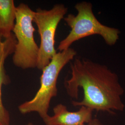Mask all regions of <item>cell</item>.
<instances>
[{"instance_id": "obj_5", "label": "cell", "mask_w": 125, "mask_h": 125, "mask_svg": "<svg viewBox=\"0 0 125 125\" xmlns=\"http://www.w3.org/2000/svg\"><path fill=\"white\" fill-rule=\"evenodd\" d=\"M67 11L68 9L62 4L55 5L49 10L38 8L34 11L33 22L40 37L37 67L40 70L47 66L57 53L55 48V33L58 24Z\"/></svg>"}, {"instance_id": "obj_2", "label": "cell", "mask_w": 125, "mask_h": 125, "mask_svg": "<svg viewBox=\"0 0 125 125\" xmlns=\"http://www.w3.org/2000/svg\"><path fill=\"white\" fill-rule=\"evenodd\" d=\"M92 5L89 2L77 3L75 8L77 14H69L63 20L71 30L66 38L61 41L58 50L62 52L70 48L76 41L89 36L98 35L110 46L115 45L119 39L120 30L100 22L94 15Z\"/></svg>"}, {"instance_id": "obj_10", "label": "cell", "mask_w": 125, "mask_h": 125, "mask_svg": "<svg viewBox=\"0 0 125 125\" xmlns=\"http://www.w3.org/2000/svg\"><path fill=\"white\" fill-rule=\"evenodd\" d=\"M26 125H34L32 123H31V122H30V123H28Z\"/></svg>"}, {"instance_id": "obj_4", "label": "cell", "mask_w": 125, "mask_h": 125, "mask_svg": "<svg viewBox=\"0 0 125 125\" xmlns=\"http://www.w3.org/2000/svg\"><path fill=\"white\" fill-rule=\"evenodd\" d=\"M34 11L28 5L21 3L16 7V20L13 33L16 40L13 56V64L23 70L37 68L39 46L34 38Z\"/></svg>"}, {"instance_id": "obj_7", "label": "cell", "mask_w": 125, "mask_h": 125, "mask_svg": "<svg viewBox=\"0 0 125 125\" xmlns=\"http://www.w3.org/2000/svg\"><path fill=\"white\" fill-rule=\"evenodd\" d=\"M16 40L13 33L9 38L2 40L0 38V125H10L9 112L5 107L2 100V87L10 83L11 80L5 68L6 59L13 53Z\"/></svg>"}, {"instance_id": "obj_3", "label": "cell", "mask_w": 125, "mask_h": 125, "mask_svg": "<svg viewBox=\"0 0 125 125\" xmlns=\"http://www.w3.org/2000/svg\"><path fill=\"white\" fill-rule=\"evenodd\" d=\"M76 55V52L71 47L57 53L49 64L42 70L40 88L34 97L21 104L18 107L20 112L24 115L37 112L43 120L49 115L48 112L51 100L58 94L57 84L59 75L62 68Z\"/></svg>"}, {"instance_id": "obj_8", "label": "cell", "mask_w": 125, "mask_h": 125, "mask_svg": "<svg viewBox=\"0 0 125 125\" xmlns=\"http://www.w3.org/2000/svg\"><path fill=\"white\" fill-rule=\"evenodd\" d=\"M16 7L13 0H0V38H9L13 34Z\"/></svg>"}, {"instance_id": "obj_9", "label": "cell", "mask_w": 125, "mask_h": 125, "mask_svg": "<svg viewBox=\"0 0 125 125\" xmlns=\"http://www.w3.org/2000/svg\"><path fill=\"white\" fill-rule=\"evenodd\" d=\"M81 125H104L102 122L97 118H93L89 122Z\"/></svg>"}, {"instance_id": "obj_6", "label": "cell", "mask_w": 125, "mask_h": 125, "mask_svg": "<svg viewBox=\"0 0 125 125\" xmlns=\"http://www.w3.org/2000/svg\"><path fill=\"white\" fill-rule=\"evenodd\" d=\"M53 116H48L43 120L46 125H81L89 122L93 119V110L82 106L79 109L71 112L66 106L58 104L54 107Z\"/></svg>"}, {"instance_id": "obj_1", "label": "cell", "mask_w": 125, "mask_h": 125, "mask_svg": "<svg viewBox=\"0 0 125 125\" xmlns=\"http://www.w3.org/2000/svg\"><path fill=\"white\" fill-rule=\"evenodd\" d=\"M70 66L71 77L64 83L67 94L77 99L79 88L84 93L81 101L72 102L73 106L110 114L124 111L121 97L124 89L115 72L105 65L85 58H75Z\"/></svg>"}]
</instances>
